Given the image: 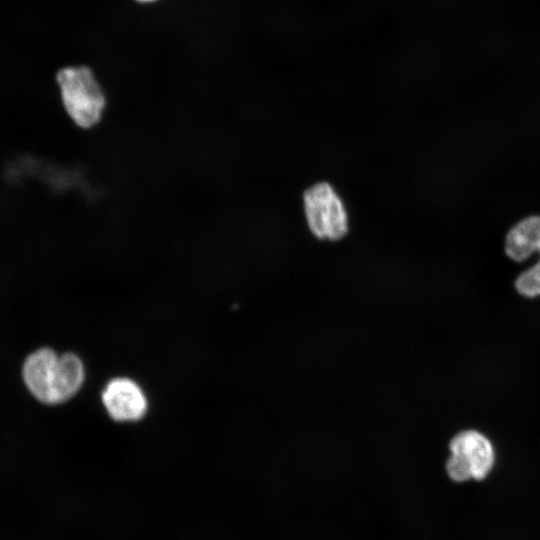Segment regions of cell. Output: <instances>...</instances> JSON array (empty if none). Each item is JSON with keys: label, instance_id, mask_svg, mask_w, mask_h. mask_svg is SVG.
I'll return each mask as SVG.
<instances>
[{"label": "cell", "instance_id": "obj_1", "mask_svg": "<svg viewBox=\"0 0 540 540\" xmlns=\"http://www.w3.org/2000/svg\"><path fill=\"white\" fill-rule=\"evenodd\" d=\"M84 367L73 353L57 354L40 348L25 359L22 378L28 391L38 401L56 405L73 397L84 381Z\"/></svg>", "mask_w": 540, "mask_h": 540}, {"label": "cell", "instance_id": "obj_4", "mask_svg": "<svg viewBox=\"0 0 540 540\" xmlns=\"http://www.w3.org/2000/svg\"><path fill=\"white\" fill-rule=\"evenodd\" d=\"M304 210L310 230L319 238L335 240L347 232V214L334 189L318 183L304 194Z\"/></svg>", "mask_w": 540, "mask_h": 540}, {"label": "cell", "instance_id": "obj_6", "mask_svg": "<svg viewBox=\"0 0 540 540\" xmlns=\"http://www.w3.org/2000/svg\"><path fill=\"white\" fill-rule=\"evenodd\" d=\"M505 252L521 262L532 253L540 252V216H530L516 224L507 234Z\"/></svg>", "mask_w": 540, "mask_h": 540}, {"label": "cell", "instance_id": "obj_3", "mask_svg": "<svg viewBox=\"0 0 540 540\" xmlns=\"http://www.w3.org/2000/svg\"><path fill=\"white\" fill-rule=\"evenodd\" d=\"M451 456L446 463L449 477L456 482L483 480L491 472L495 452L490 440L476 430L457 434L450 442Z\"/></svg>", "mask_w": 540, "mask_h": 540}, {"label": "cell", "instance_id": "obj_7", "mask_svg": "<svg viewBox=\"0 0 540 540\" xmlns=\"http://www.w3.org/2000/svg\"><path fill=\"white\" fill-rule=\"evenodd\" d=\"M515 288L524 297L540 296V259L534 266L517 277Z\"/></svg>", "mask_w": 540, "mask_h": 540}, {"label": "cell", "instance_id": "obj_2", "mask_svg": "<svg viewBox=\"0 0 540 540\" xmlns=\"http://www.w3.org/2000/svg\"><path fill=\"white\" fill-rule=\"evenodd\" d=\"M56 82L64 110L78 127L92 128L101 120L106 98L89 67H64L57 72Z\"/></svg>", "mask_w": 540, "mask_h": 540}, {"label": "cell", "instance_id": "obj_5", "mask_svg": "<svg viewBox=\"0 0 540 540\" xmlns=\"http://www.w3.org/2000/svg\"><path fill=\"white\" fill-rule=\"evenodd\" d=\"M102 402L116 421H136L147 410V399L137 383L128 378L111 380L102 392Z\"/></svg>", "mask_w": 540, "mask_h": 540}, {"label": "cell", "instance_id": "obj_8", "mask_svg": "<svg viewBox=\"0 0 540 540\" xmlns=\"http://www.w3.org/2000/svg\"><path fill=\"white\" fill-rule=\"evenodd\" d=\"M140 3H149V2H153V1H156V0H136Z\"/></svg>", "mask_w": 540, "mask_h": 540}]
</instances>
